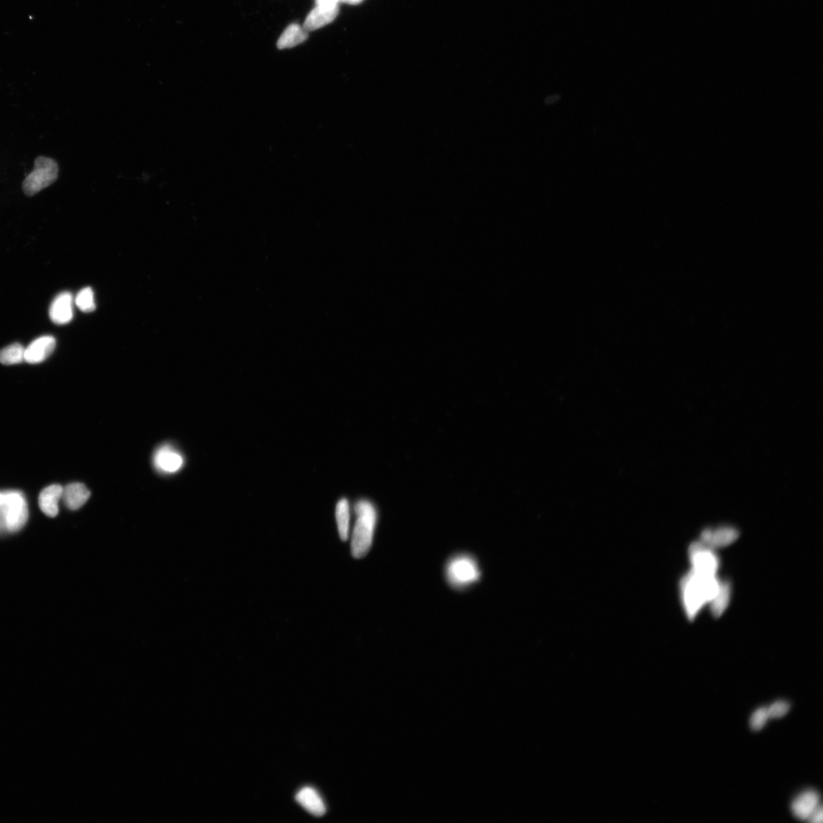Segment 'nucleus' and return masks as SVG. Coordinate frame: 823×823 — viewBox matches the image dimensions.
Wrapping results in <instances>:
<instances>
[{
    "label": "nucleus",
    "instance_id": "nucleus-1",
    "mask_svg": "<svg viewBox=\"0 0 823 823\" xmlns=\"http://www.w3.org/2000/svg\"><path fill=\"white\" fill-rule=\"evenodd\" d=\"M720 581L716 575L700 573L691 570L681 581L680 588L685 611L693 621L701 608L711 603L718 593Z\"/></svg>",
    "mask_w": 823,
    "mask_h": 823
},
{
    "label": "nucleus",
    "instance_id": "nucleus-2",
    "mask_svg": "<svg viewBox=\"0 0 823 823\" xmlns=\"http://www.w3.org/2000/svg\"><path fill=\"white\" fill-rule=\"evenodd\" d=\"M354 512L357 520L352 533L351 548L353 557L360 559L371 549L378 513L373 504L367 500L357 502Z\"/></svg>",
    "mask_w": 823,
    "mask_h": 823
},
{
    "label": "nucleus",
    "instance_id": "nucleus-3",
    "mask_svg": "<svg viewBox=\"0 0 823 823\" xmlns=\"http://www.w3.org/2000/svg\"><path fill=\"white\" fill-rule=\"evenodd\" d=\"M445 573L450 585L456 588H464L477 583L481 575L476 560L465 555L451 559L446 566Z\"/></svg>",
    "mask_w": 823,
    "mask_h": 823
},
{
    "label": "nucleus",
    "instance_id": "nucleus-4",
    "mask_svg": "<svg viewBox=\"0 0 823 823\" xmlns=\"http://www.w3.org/2000/svg\"><path fill=\"white\" fill-rule=\"evenodd\" d=\"M59 167L53 159L39 157L34 161L33 171L26 177L23 184L24 193L33 196L51 186L58 179Z\"/></svg>",
    "mask_w": 823,
    "mask_h": 823
},
{
    "label": "nucleus",
    "instance_id": "nucleus-5",
    "mask_svg": "<svg viewBox=\"0 0 823 823\" xmlns=\"http://www.w3.org/2000/svg\"><path fill=\"white\" fill-rule=\"evenodd\" d=\"M5 529L10 532L22 528L28 520V510L23 495L18 492L6 493L4 505L0 507Z\"/></svg>",
    "mask_w": 823,
    "mask_h": 823
},
{
    "label": "nucleus",
    "instance_id": "nucleus-6",
    "mask_svg": "<svg viewBox=\"0 0 823 823\" xmlns=\"http://www.w3.org/2000/svg\"><path fill=\"white\" fill-rule=\"evenodd\" d=\"M692 570L700 573L716 575L719 568V558L713 550L701 542H694L690 548Z\"/></svg>",
    "mask_w": 823,
    "mask_h": 823
},
{
    "label": "nucleus",
    "instance_id": "nucleus-7",
    "mask_svg": "<svg viewBox=\"0 0 823 823\" xmlns=\"http://www.w3.org/2000/svg\"><path fill=\"white\" fill-rule=\"evenodd\" d=\"M739 537V531L732 527H720L716 529L707 528L702 531L701 542L707 548L714 549L727 547Z\"/></svg>",
    "mask_w": 823,
    "mask_h": 823
},
{
    "label": "nucleus",
    "instance_id": "nucleus-8",
    "mask_svg": "<svg viewBox=\"0 0 823 823\" xmlns=\"http://www.w3.org/2000/svg\"><path fill=\"white\" fill-rule=\"evenodd\" d=\"M49 316L53 323L63 325L73 320L74 297L70 292H63L56 296L49 310Z\"/></svg>",
    "mask_w": 823,
    "mask_h": 823
},
{
    "label": "nucleus",
    "instance_id": "nucleus-9",
    "mask_svg": "<svg viewBox=\"0 0 823 823\" xmlns=\"http://www.w3.org/2000/svg\"><path fill=\"white\" fill-rule=\"evenodd\" d=\"M153 464L162 473H174L181 469L183 458L172 446L163 445L154 453Z\"/></svg>",
    "mask_w": 823,
    "mask_h": 823
},
{
    "label": "nucleus",
    "instance_id": "nucleus-10",
    "mask_svg": "<svg viewBox=\"0 0 823 823\" xmlns=\"http://www.w3.org/2000/svg\"><path fill=\"white\" fill-rule=\"evenodd\" d=\"M56 340L52 336L39 337L28 345L25 351V361L30 364H39L53 353Z\"/></svg>",
    "mask_w": 823,
    "mask_h": 823
},
{
    "label": "nucleus",
    "instance_id": "nucleus-11",
    "mask_svg": "<svg viewBox=\"0 0 823 823\" xmlns=\"http://www.w3.org/2000/svg\"><path fill=\"white\" fill-rule=\"evenodd\" d=\"M820 797L817 791H806L793 801L792 813L800 820H808L820 804Z\"/></svg>",
    "mask_w": 823,
    "mask_h": 823
},
{
    "label": "nucleus",
    "instance_id": "nucleus-12",
    "mask_svg": "<svg viewBox=\"0 0 823 823\" xmlns=\"http://www.w3.org/2000/svg\"><path fill=\"white\" fill-rule=\"evenodd\" d=\"M339 13V7L334 6H318L312 10L304 23V30L314 31L328 25L334 20Z\"/></svg>",
    "mask_w": 823,
    "mask_h": 823
},
{
    "label": "nucleus",
    "instance_id": "nucleus-13",
    "mask_svg": "<svg viewBox=\"0 0 823 823\" xmlns=\"http://www.w3.org/2000/svg\"><path fill=\"white\" fill-rule=\"evenodd\" d=\"M295 800L305 810L317 817H321L326 808L321 797L311 787H304L297 793Z\"/></svg>",
    "mask_w": 823,
    "mask_h": 823
},
{
    "label": "nucleus",
    "instance_id": "nucleus-14",
    "mask_svg": "<svg viewBox=\"0 0 823 823\" xmlns=\"http://www.w3.org/2000/svg\"><path fill=\"white\" fill-rule=\"evenodd\" d=\"M90 495L86 486L80 482H74L63 488L62 498L68 509L77 510L87 502Z\"/></svg>",
    "mask_w": 823,
    "mask_h": 823
},
{
    "label": "nucleus",
    "instance_id": "nucleus-15",
    "mask_svg": "<svg viewBox=\"0 0 823 823\" xmlns=\"http://www.w3.org/2000/svg\"><path fill=\"white\" fill-rule=\"evenodd\" d=\"M63 488L52 485L44 489L39 495V506L45 515L54 517L59 513L58 502L63 495Z\"/></svg>",
    "mask_w": 823,
    "mask_h": 823
},
{
    "label": "nucleus",
    "instance_id": "nucleus-16",
    "mask_svg": "<svg viewBox=\"0 0 823 823\" xmlns=\"http://www.w3.org/2000/svg\"><path fill=\"white\" fill-rule=\"evenodd\" d=\"M308 37L307 30L300 25L294 24L287 28L278 41L279 49L290 48L300 45Z\"/></svg>",
    "mask_w": 823,
    "mask_h": 823
},
{
    "label": "nucleus",
    "instance_id": "nucleus-17",
    "mask_svg": "<svg viewBox=\"0 0 823 823\" xmlns=\"http://www.w3.org/2000/svg\"><path fill=\"white\" fill-rule=\"evenodd\" d=\"M336 517L340 538L346 542L350 536V506L346 499L339 501L336 509Z\"/></svg>",
    "mask_w": 823,
    "mask_h": 823
},
{
    "label": "nucleus",
    "instance_id": "nucleus-18",
    "mask_svg": "<svg viewBox=\"0 0 823 823\" xmlns=\"http://www.w3.org/2000/svg\"><path fill=\"white\" fill-rule=\"evenodd\" d=\"M731 595V585L729 581H720L718 593L711 602V611L713 616L720 617L727 608Z\"/></svg>",
    "mask_w": 823,
    "mask_h": 823
},
{
    "label": "nucleus",
    "instance_id": "nucleus-19",
    "mask_svg": "<svg viewBox=\"0 0 823 823\" xmlns=\"http://www.w3.org/2000/svg\"><path fill=\"white\" fill-rule=\"evenodd\" d=\"M25 348L19 343L6 346L0 351V363L12 365L22 363L25 361Z\"/></svg>",
    "mask_w": 823,
    "mask_h": 823
},
{
    "label": "nucleus",
    "instance_id": "nucleus-20",
    "mask_svg": "<svg viewBox=\"0 0 823 823\" xmlns=\"http://www.w3.org/2000/svg\"><path fill=\"white\" fill-rule=\"evenodd\" d=\"M75 303L78 308L83 312H92L96 309L94 290L91 288H85L77 294Z\"/></svg>",
    "mask_w": 823,
    "mask_h": 823
},
{
    "label": "nucleus",
    "instance_id": "nucleus-21",
    "mask_svg": "<svg viewBox=\"0 0 823 823\" xmlns=\"http://www.w3.org/2000/svg\"><path fill=\"white\" fill-rule=\"evenodd\" d=\"M769 719L768 708L760 707L756 711L750 718V727L753 731L761 730Z\"/></svg>",
    "mask_w": 823,
    "mask_h": 823
},
{
    "label": "nucleus",
    "instance_id": "nucleus-22",
    "mask_svg": "<svg viewBox=\"0 0 823 823\" xmlns=\"http://www.w3.org/2000/svg\"><path fill=\"white\" fill-rule=\"evenodd\" d=\"M791 706L789 703L784 701H779L776 702L768 708L769 719H778L783 718L790 711Z\"/></svg>",
    "mask_w": 823,
    "mask_h": 823
},
{
    "label": "nucleus",
    "instance_id": "nucleus-23",
    "mask_svg": "<svg viewBox=\"0 0 823 823\" xmlns=\"http://www.w3.org/2000/svg\"><path fill=\"white\" fill-rule=\"evenodd\" d=\"M822 807L821 805H820L817 808V810L812 813L808 821L813 823H821L822 822Z\"/></svg>",
    "mask_w": 823,
    "mask_h": 823
},
{
    "label": "nucleus",
    "instance_id": "nucleus-24",
    "mask_svg": "<svg viewBox=\"0 0 823 823\" xmlns=\"http://www.w3.org/2000/svg\"><path fill=\"white\" fill-rule=\"evenodd\" d=\"M6 493H0V507L3 506L6 502Z\"/></svg>",
    "mask_w": 823,
    "mask_h": 823
},
{
    "label": "nucleus",
    "instance_id": "nucleus-25",
    "mask_svg": "<svg viewBox=\"0 0 823 823\" xmlns=\"http://www.w3.org/2000/svg\"><path fill=\"white\" fill-rule=\"evenodd\" d=\"M339 1H345L348 3H356L360 2L361 0H339Z\"/></svg>",
    "mask_w": 823,
    "mask_h": 823
}]
</instances>
